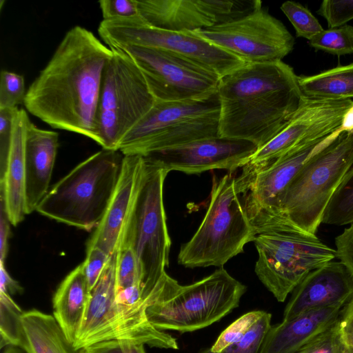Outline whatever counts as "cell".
I'll return each instance as SVG.
<instances>
[{"label": "cell", "mask_w": 353, "mask_h": 353, "mask_svg": "<svg viewBox=\"0 0 353 353\" xmlns=\"http://www.w3.org/2000/svg\"><path fill=\"white\" fill-rule=\"evenodd\" d=\"M235 179L232 172L219 179L214 176L208 210L196 232L181 245L180 265L221 268L254 241L256 234L236 189Z\"/></svg>", "instance_id": "5"}, {"label": "cell", "mask_w": 353, "mask_h": 353, "mask_svg": "<svg viewBox=\"0 0 353 353\" xmlns=\"http://www.w3.org/2000/svg\"><path fill=\"white\" fill-rule=\"evenodd\" d=\"M345 305L303 313L271 327L259 353H296L316 336L335 325Z\"/></svg>", "instance_id": "22"}, {"label": "cell", "mask_w": 353, "mask_h": 353, "mask_svg": "<svg viewBox=\"0 0 353 353\" xmlns=\"http://www.w3.org/2000/svg\"><path fill=\"white\" fill-rule=\"evenodd\" d=\"M18 108L0 109V176L3 174L10 145L14 117Z\"/></svg>", "instance_id": "39"}, {"label": "cell", "mask_w": 353, "mask_h": 353, "mask_svg": "<svg viewBox=\"0 0 353 353\" xmlns=\"http://www.w3.org/2000/svg\"><path fill=\"white\" fill-rule=\"evenodd\" d=\"M272 314L264 311L258 321L239 341L222 353H259L267 334L271 328Z\"/></svg>", "instance_id": "32"}, {"label": "cell", "mask_w": 353, "mask_h": 353, "mask_svg": "<svg viewBox=\"0 0 353 353\" xmlns=\"http://www.w3.org/2000/svg\"><path fill=\"white\" fill-rule=\"evenodd\" d=\"M140 16L154 28L192 32L243 17L261 1L137 0Z\"/></svg>", "instance_id": "16"}, {"label": "cell", "mask_w": 353, "mask_h": 353, "mask_svg": "<svg viewBox=\"0 0 353 353\" xmlns=\"http://www.w3.org/2000/svg\"><path fill=\"white\" fill-rule=\"evenodd\" d=\"M90 290L81 263L57 288L53 298V316L73 345L81 327Z\"/></svg>", "instance_id": "24"}, {"label": "cell", "mask_w": 353, "mask_h": 353, "mask_svg": "<svg viewBox=\"0 0 353 353\" xmlns=\"http://www.w3.org/2000/svg\"><path fill=\"white\" fill-rule=\"evenodd\" d=\"M123 157L119 150L102 148L56 183L36 211L86 231L96 228L114 192Z\"/></svg>", "instance_id": "4"}, {"label": "cell", "mask_w": 353, "mask_h": 353, "mask_svg": "<svg viewBox=\"0 0 353 353\" xmlns=\"http://www.w3.org/2000/svg\"><path fill=\"white\" fill-rule=\"evenodd\" d=\"M352 165L353 130L342 131L294 177L255 226L256 234L281 220L315 234L330 199Z\"/></svg>", "instance_id": "3"}, {"label": "cell", "mask_w": 353, "mask_h": 353, "mask_svg": "<svg viewBox=\"0 0 353 353\" xmlns=\"http://www.w3.org/2000/svg\"><path fill=\"white\" fill-rule=\"evenodd\" d=\"M245 292L246 286L221 267L195 283L182 285L173 298L150 305L146 314L159 330L194 332L230 313Z\"/></svg>", "instance_id": "11"}, {"label": "cell", "mask_w": 353, "mask_h": 353, "mask_svg": "<svg viewBox=\"0 0 353 353\" xmlns=\"http://www.w3.org/2000/svg\"><path fill=\"white\" fill-rule=\"evenodd\" d=\"M353 298V273L341 261H330L310 272L293 290L283 321L303 313L336 305Z\"/></svg>", "instance_id": "19"}, {"label": "cell", "mask_w": 353, "mask_h": 353, "mask_svg": "<svg viewBox=\"0 0 353 353\" xmlns=\"http://www.w3.org/2000/svg\"><path fill=\"white\" fill-rule=\"evenodd\" d=\"M3 353H26L25 350H23L20 347L17 346H8L5 349Z\"/></svg>", "instance_id": "46"}, {"label": "cell", "mask_w": 353, "mask_h": 353, "mask_svg": "<svg viewBox=\"0 0 353 353\" xmlns=\"http://www.w3.org/2000/svg\"><path fill=\"white\" fill-rule=\"evenodd\" d=\"M317 13L326 19L330 28L343 26L353 19V0H325Z\"/></svg>", "instance_id": "35"}, {"label": "cell", "mask_w": 353, "mask_h": 353, "mask_svg": "<svg viewBox=\"0 0 353 353\" xmlns=\"http://www.w3.org/2000/svg\"><path fill=\"white\" fill-rule=\"evenodd\" d=\"M0 292L10 295L23 292L22 287L10 276L2 261H0Z\"/></svg>", "instance_id": "44"}, {"label": "cell", "mask_w": 353, "mask_h": 353, "mask_svg": "<svg viewBox=\"0 0 353 353\" xmlns=\"http://www.w3.org/2000/svg\"><path fill=\"white\" fill-rule=\"evenodd\" d=\"M342 131H352L353 130V105L347 111L343 119L342 124L341 126Z\"/></svg>", "instance_id": "45"}, {"label": "cell", "mask_w": 353, "mask_h": 353, "mask_svg": "<svg viewBox=\"0 0 353 353\" xmlns=\"http://www.w3.org/2000/svg\"><path fill=\"white\" fill-rule=\"evenodd\" d=\"M23 313L9 294L0 292L1 348L5 346H21L23 334Z\"/></svg>", "instance_id": "28"}, {"label": "cell", "mask_w": 353, "mask_h": 353, "mask_svg": "<svg viewBox=\"0 0 353 353\" xmlns=\"http://www.w3.org/2000/svg\"><path fill=\"white\" fill-rule=\"evenodd\" d=\"M144 345L128 341H108L97 343L83 350V353H145Z\"/></svg>", "instance_id": "40"}, {"label": "cell", "mask_w": 353, "mask_h": 353, "mask_svg": "<svg viewBox=\"0 0 353 353\" xmlns=\"http://www.w3.org/2000/svg\"><path fill=\"white\" fill-rule=\"evenodd\" d=\"M103 20L135 18L140 16L137 0H101L99 1Z\"/></svg>", "instance_id": "38"}, {"label": "cell", "mask_w": 353, "mask_h": 353, "mask_svg": "<svg viewBox=\"0 0 353 353\" xmlns=\"http://www.w3.org/2000/svg\"><path fill=\"white\" fill-rule=\"evenodd\" d=\"M117 252L110 255L99 281L90 291L85 314L74 347L82 350L97 343L128 341L151 347L178 350L176 339L159 330L147 315L115 302Z\"/></svg>", "instance_id": "9"}, {"label": "cell", "mask_w": 353, "mask_h": 353, "mask_svg": "<svg viewBox=\"0 0 353 353\" xmlns=\"http://www.w3.org/2000/svg\"><path fill=\"white\" fill-rule=\"evenodd\" d=\"M143 158L139 189L119 243L134 249L141 269L143 292L148 296L166 273L171 241L163 204V184L169 172Z\"/></svg>", "instance_id": "8"}, {"label": "cell", "mask_w": 353, "mask_h": 353, "mask_svg": "<svg viewBox=\"0 0 353 353\" xmlns=\"http://www.w3.org/2000/svg\"><path fill=\"white\" fill-rule=\"evenodd\" d=\"M22 324L20 347L26 353H77L53 315L33 309L24 312Z\"/></svg>", "instance_id": "25"}, {"label": "cell", "mask_w": 353, "mask_h": 353, "mask_svg": "<svg viewBox=\"0 0 353 353\" xmlns=\"http://www.w3.org/2000/svg\"><path fill=\"white\" fill-rule=\"evenodd\" d=\"M315 49L335 55L353 53V27L344 25L323 30L309 41Z\"/></svg>", "instance_id": "29"}, {"label": "cell", "mask_w": 353, "mask_h": 353, "mask_svg": "<svg viewBox=\"0 0 353 353\" xmlns=\"http://www.w3.org/2000/svg\"><path fill=\"white\" fill-rule=\"evenodd\" d=\"M112 50L103 74L97 111V141L118 150L124 136L151 109L154 98L134 61L123 50Z\"/></svg>", "instance_id": "10"}, {"label": "cell", "mask_w": 353, "mask_h": 353, "mask_svg": "<svg viewBox=\"0 0 353 353\" xmlns=\"http://www.w3.org/2000/svg\"><path fill=\"white\" fill-rule=\"evenodd\" d=\"M22 75L3 70L0 74V109L14 108L23 104L26 94Z\"/></svg>", "instance_id": "34"}, {"label": "cell", "mask_w": 353, "mask_h": 353, "mask_svg": "<svg viewBox=\"0 0 353 353\" xmlns=\"http://www.w3.org/2000/svg\"><path fill=\"white\" fill-rule=\"evenodd\" d=\"M263 312L264 311L261 310L252 311L237 319L221 332L210 347L211 351L214 353H222L225 349L236 343Z\"/></svg>", "instance_id": "33"}, {"label": "cell", "mask_w": 353, "mask_h": 353, "mask_svg": "<svg viewBox=\"0 0 353 353\" xmlns=\"http://www.w3.org/2000/svg\"><path fill=\"white\" fill-rule=\"evenodd\" d=\"M257 150L253 143L217 137L151 153L144 157L168 172L199 174L221 169L233 172L241 168Z\"/></svg>", "instance_id": "17"}, {"label": "cell", "mask_w": 353, "mask_h": 353, "mask_svg": "<svg viewBox=\"0 0 353 353\" xmlns=\"http://www.w3.org/2000/svg\"><path fill=\"white\" fill-rule=\"evenodd\" d=\"M336 257L353 273V223L335 239Z\"/></svg>", "instance_id": "42"}, {"label": "cell", "mask_w": 353, "mask_h": 353, "mask_svg": "<svg viewBox=\"0 0 353 353\" xmlns=\"http://www.w3.org/2000/svg\"><path fill=\"white\" fill-rule=\"evenodd\" d=\"M258 252L255 273L279 302H283L312 271L336 257V250L316 236L287 221H278L254 239Z\"/></svg>", "instance_id": "7"}, {"label": "cell", "mask_w": 353, "mask_h": 353, "mask_svg": "<svg viewBox=\"0 0 353 353\" xmlns=\"http://www.w3.org/2000/svg\"><path fill=\"white\" fill-rule=\"evenodd\" d=\"M199 353H214V352H212L210 348H208V349H205V350H202Z\"/></svg>", "instance_id": "47"}, {"label": "cell", "mask_w": 353, "mask_h": 353, "mask_svg": "<svg viewBox=\"0 0 353 353\" xmlns=\"http://www.w3.org/2000/svg\"><path fill=\"white\" fill-rule=\"evenodd\" d=\"M338 328L343 353H353V298L343 307Z\"/></svg>", "instance_id": "41"}, {"label": "cell", "mask_w": 353, "mask_h": 353, "mask_svg": "<svg viewBox=\"0 0 353 353\" xmlns=\"http://www.w3.org/2000/svg\"><path fill=\"white\" fill-rule=\"evenodd\" d=\"M112 56V49L90 30L72 27L28 87L26 109L53 128L97 142L101 85Z\"/></svg>", "instance_id": "1"}, {"label": "cell", "mask_w": 353, "mask_h": 353, "mask_svg": "<svg viewBox=\"0 0 353 353\" xmlns=\"http://www.w3.org/2000/svg\"><path fill=\"white\" fill-rule=\"evenodd\" d=\"M116 48L134 61L155 100L203 99L217 92L221 79L218 75L178 54L151 47Z\"/></svg>", "instance_id": "15"}, {"label": "cell", "mask_w": 353, "mask_h": 353, "mask_svg": "<svg viewBox=\"0 0 353 353\" xmlns=\"http://www.w3.org/2000/svg\"><path fill=\"white\" fill-rule=\"evenodd\" d=\"M301 94L327 100L353 97V63L338 66L312 76L298 77Z\"/></svg>", "instance_id": "26"}, {"label": "cell", "mask_w": 353, "mask_h": 353, "mask_svg": "<svg viewBox=\"0 0 353 353\" xmlns=\"http://www.w3.org/2000/svg\"><path fill=\"white\" fill-rule=\"evenodd\" d=\"M352 105L351 99L327 100L301 94L299 106L285 126L249 158L238 181L247 184L283 157L338 131Z\"/></svg>", "instance_id": "12"}, {"label": "cell", "mask_w": 353, "mask_h": 353, "mask_svg": "<svg viewBox=\"0 0 353 353\" xmlns=\"http://www.w3.org/2000/svg\"><path fill=\"white\" fill-rule=\"evenodd\" d=\"M281 9L294 26L298 37L310 41L324 30L310 11L299 3L285 1Z\"/></svg>", "instance_id": "31"}, {"label": "cell", "mask_w": 353, "mask_h": 353, "mask_svg": "<svg viewBox=\"0 0 353 353\" xmlns=\"http://www.w3.org/2000/svg\"><path fill=\"white\" fill-rule=\"evenodd\" d=\"M322 223L334 225L353 223V166L347 172L330 199Z\"/></svg>", "instance_id": "27"}, {"label": "cell", "mask_w": 353, "mask_h": 353, "mask_svg": "<svg viewBox=\"0 0 353 353\" xmlns=\"http://www.w3.org/2000/svg\"><path fill=\"white\" fill-rule=\"evenodd\" d=\"M190 32L246 63L281 61L294 44L285 26L262 3L243 17Z\"/></svg>", "instance_id": "14"}, {"label": "cell", "mask_w": 353, "mask_h": 353, "mask_svg": "<svg viewBox=\"0 0 353 353\" xmlns=\"http://www.w3.org/2000/svg\"><path fill=\"white\" fill-rule=\"evenodd\" d=\"M143 164L142 156H124L114 192L102 220L89 239L87 248H99L108 255L116 252L132 210Z\"/></svg>", "instance_id": "20"}, {"label": "cell", "mask_w": 353, "mask_h": 353, "mask_svg": "<svg viewBox=\"0 0 353 353\" xmlns=\"http://www.w3.org/2000/svg\"><path fill=\"white\" fill-rule=\"evenodd\" d=\"M110 256L99 248H87L85 259L81 265L90 291L99 281Z\"/></svg>", "instance_id": "37"}, {"label": "cell", "mask_w": 353, "mask_h": 353, "mask_svg": "<svg viewBox=\"0 0 353 353\" xmlns=\"http://www.w3.org/2000/svg\"><path fill=\"white\" fill-rule=\"evenodd\" d=\"M341 132L340 129L323 139L283 157L253 177L241 197L254 228L270 212L278 197L307 161Z\"/></svg>", "instance_id": "18"}, {"label": "cell", "mask_w": 353, "mask_h": 353, "mask_svg": "<svg viewBox=\"0 0 353 353\" xmlns=\"http://www.w3.org/2000/svg\"><path fill=\"white\" fill-rule=\"evenodd\" d=\"M11 223L5 210L2 197L0 199V261L5 263L8 252V241L11 234Z\"/></svg>", "instance_id": "43"}, {"label": "cell", "mask_w": 353, "mask_h": 353, "mask_svg": "<svg viewBox=\"0 0 353 353\" xmlns=\"http://www.w3.org/2000/svg\"><path fill=\"white\" fill-rule=\"evenodd\" d=\"M26 110L19 108L12 126V134L6 167L0 176V196L8 217L14 226L25 218L26 175L25 144L28 126L30 122Z\"/></svg>", "instance_id": "23"}, {"label": "cell", "mask_w": 353, "mask_h": 353, "mask_svg": "<svg viewBox=\"0 0 353 353\" xmlns=\"http://www.w3.org/2000/svg\"><path fill=\"white\" fill-rule=\"evenodd\" d=\"M117 251V292L137 284H141V269L134 249L128 243H119Z\"/></svg>", "instance_id": "30"}, {"label": "cell", "mask_w": 353, "mask_h": 353, "mask_svg": "<svg viewBox=\"0 0 353 353\" xmlns=\"http://www.w3.org/2000/svg\"><path fill=\"white\" fill-rule=\"evenodd\" d=\"M296 353H343L338 321L303 346Z\"/></svg>", "instance_id": "36"}, {"label": "cell", "mask_w": 353, "mask_h": 353, "mask_svg": "<svg viewBox=\"0 0 353 353\" xmlns=\"http://www.w3.org/2000/svg\"><path fill=\"white\" fill-rule=\"evenodd\" d=\"M217 94L219 136L257 149L285 126L301 97L298 76L282 61L245 63L221 78Z\"/></svg>", "instance_id": "2"}, {"label": "cell", "mask_w": 353, "mask_h": 353, "mask_svg": "<svg viewBox=\"0 0 353 353\" xmlns=\"http://www.w3.org/2000/svg\"><path fill=\"white\" fill-rule=\"evenodd\" d=\"M217 92L210 97L176 101L155 100L151 109L124 136V156H147L195 141L219 136Z\"/></svg>", "instance_id": "6"}, {"label": "cell", "mask_w": 353, "mask_h": 353, "mask_svg": "<svg viewBox=\"0 0 353 353\" xmlns=\"http://www.w3.org/2000/svg\"><path fill=\"white\" fill-rule=\"evenodd\" d=\"M59 134L38 128L31 121L25 144L26 206L29 214L50 190L57 150Z\"/></svg>", "instance_id": "21"}, {"label": "cell", "mask_w": 353, "mask_h": 353, "mask_svg": "<svg viewBox=\"0 0 353 353\" xmlns=\"http://www.w3.org/2000/svg\"><path fill=\"white\" fill-rule=\"evenodd\" d=\"M98 32L108 47L137 46L173 52L220 78L246 63L190 32H175L148 26L141 16L102 20Z\"/></svg>", "instance_id": "13"}]
</instances>
